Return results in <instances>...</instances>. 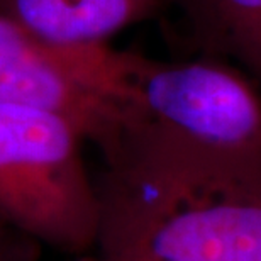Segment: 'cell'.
<instances>
[{
  "mask_svg": "<svg viewBox=\"0 0 261 261\" xmlns=\"http://www.w3.org/2000/svg\"><path fill=\"white\" fill-rule=\"evenodd\" d=\"M7 231H10V229H7V227H4V226H2V224H0V238H2V236H4V234H5V232H7Z\"/></svg>",
  "mask_w": 261,
  "mask_h": 261,
  "instance_id": "10",
  "label": "cell"
},
{
  "mask_svg": "<svg viewBox=\"0 0 261 261\" xmlns=\"http://www.w3.org/2000/svg\"><path fill=\"white\" fill-rule=\"evenodd\" d=\"M207 58H229L261 85V0H166Z\"/></svg>",
  "mask_w": 261,
  "mask_h": 261,
  "instance_id": "6",
  "label": "cell"
},
{
  "mask_svg": "<svg viewBox=\"0 0 261 261\" xmlns=\"http://www.w3.org/2000/svg\"><path fill=\"white\" fill-rule=\"evenodd\" d=\"M127 119L208 153L261 158L259 93L216 58L170 63L134 55Z\"/></svg>",
  "mask_w": 261,
  "mask_h": 261,
  "instance_id": "4",
  "label": "cell"
},
{
  "mask_svg": "<svg viewBox=\"0 0 261 261\" xmlns=\"http://www.w3.org/2000/svg\"><path fill=\"white\" fill-rule=\"evenodd\" d=\"M97 261H154L144 258H133V256H117V254H98L95 253Z\"/></svg>",
  "mask_w": 261,
  "mask_h": 261,
  "instance_id": "8",
  "label": "cell"
},
{
  "mask_svg": "<svg viewBox=\"0 0 261 261\" xmlns=\"http://www.w3.org/2000/svg\"><path fill=\"white\" fill-rule=\"evenodd\" d=\"M71 261H97L95 254H83V256H75Z\"/></svg>",
  "mask_w": 261,
  "mask_h": 261,
  "instance_id": "9",
  "label": "cell"
},
{
  "mask_svg": "<svg viewBox=\"0 0 261 261\" xmlns=\"http://www.w3.org/2000/svg\"><path fill=\"white\" fill-rule=\"evenodd\" d=\"M165 7L166 0H0V14L63 48L109 44L112 36Z\"/></svg>",
  "mask_w": 261,
  "mask_h": 261,
  "instance_id": "5",
  "label": "cell"
},
{
  "mask_svg": "<svg viewBox=\"0 0 261 261\" xmlns=\"http://www.w3.org/2000/svg\"><path fill=\"white\" fill-rule=\"evenodd\" d=\"M102 156L98 254L261 261V158L208 153L138 119Z\"/></svg>",
  "mask_w": 261,
  "mask_h": 261,
  "instance_id": "1",
  "label": "cell"
},
{
  "mask_svg": "<svg viewBox=\"0 0 261 261\" xmlns=\"http://www.w3.org/2000/svg\"><path fill=\"white\" fill-rule=\"evenodd\" d=\"M134 55L51 44L0 14V103L60 114L103 153L129 117Z\"/></svg>",
  "mask_w": 261,
  "mask_h": 261,
  "instance_id": "3",
  "label": "cell"
},
{
  "mask_svg": "<svg viewBox=\"0 0 261 261\" xmlns=\"http://www.w3.org/2000/svg\"><path fill=\"white\" fill-rule=\"evenodd\" d=\"M39 244L19 232L7 231L0 238V261H36Z\"/></svg>",
  "mask_w": 261,
  "mask_h": 261,
  "instance_id": "7",
  "label": "cell"
},
{
  "mask_svg": "<svg viewBox=\"0 0 261 261\" xmlns=\"http://www.w3.org/2000/svg\"><path fill=\"white\" fill-rule=\"evenodd\" d=\"M75 124L36 107L0 103V224L70 256L90 254L100 231L97 184Z\"/></svg>",
  "mask_w": 261,
  "mask_h": 261,
  "instance_id": "2",
  "label": "cell"
}]
</instances>
